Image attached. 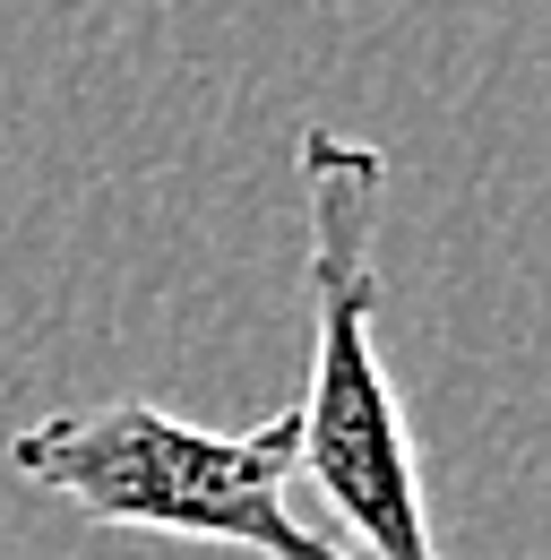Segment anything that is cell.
<instances>
[{"label": "cell", "mask_w": 551, "mask_h": 560, "mask_svg": "<svg viewBox=\"0 0 551 560\" xmlns=\"http://www.w3.org/2000/svg\"><path fill=\"white\" fill-rule=\"evenodd\" d=\"M302 233H310V380H302V475L319 483L328 517L353 526L362 560H448L431 544L413 431L397 415L388 362H379V199L388 155L353 130L310 121L302 147Z\"/></svg>", "instance_id": "1"}, {"label": "cell", "mask_w": 551, "mask_h": 560, "mask_svg": "<svg viewBox=\"0 0 551 560\" xmlns=\"http://www.w3.org/2000/svg\"><path fill=\"white\" fill-rule=\"evenodd\" d=\"M302 466L293 406L250 431H199L146 397H104L78 415H44L9 440V475L69 500L95 526L181 535L250 560H362L353 544L302 526L284 509V475Z\"/></svg>", "instance_id": "2"}]
</instances>
